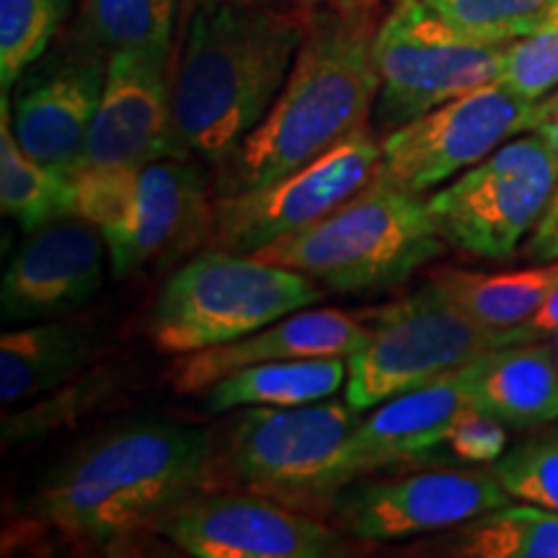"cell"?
<instances>
[{"label":"cell","instance_id":"33","mask_svg":"<svg viewBox=\"0 0 558 558\" xmlns=\"http://www.w3.org/2000/svg\"><path fill=\"white\" fill-rule=\"evenodd\" d=\"M533 130H538L541 135L550 140V145L556 148L558 156V88L550 90L546 99L538 101L535 107V120ZM525 256L535 262H556L558 259V186L554 194V202H550L546 218L541 220V226L535 228V233L530 235Z\"/></svg>","mask_w":558,"mask_h":558},{"label":"cell","instance_id":"11","mask_svg":"<svg viewBox=\"0 0 558 558\" xmlns=\"http://www.w3.org/2000/svg\"><path fill=\"white\" fill-rule=\"evenodd\" d=\"M380 166L383 143L365 124L318 158L269 184L215 197V243L235 254H256L344 205L373 184Z\"/></svg>","mask_w":558,"mask_h":558},{"label":"cell","instance_id":"24","mask_svg":"<svg viewBox=\"0 0 558 558\" xmlns=\"http://www.w3.org/2000/svg\"><path fill=\"white\" fill-rule=\"evenodd\" d=\"M414 554L456 558H558V512L535 505H501L435 533Z\"/></svg>","mask_w":558,"mask_h":558},{"label":"cell","instance_id":"25","mask_svg":"<svg viewBox=\"0 0 558 558\" xmlns=\"http://www.w3.org/2000/svg\"><path fill=\"white\" fill-rule=\"evenodd\" d=\"M9 96L0 99V207L5 218L32 233L54 218L73 215V177L26 156L13 135Z\"/></svg>","mask_w":558,"mask_h":558},{"label":"cell","instance_id":"29","mask_svg":"<svg viewBox=\"0 0 558 558\" xmlns=\"http://www.w3.org/2000/svg\"><path fill=\"white\" fill-rule=\"evenodd\" d=\"M117 386H120V380H117V373H111V369L75 375L65 386L52 390L50 401H41L34 409L16 411V414H5L3 442L16 445L21 439L41 437L47 432L70 427L83 414L99 409L101 401H107Z\"/></svg>","mask_w":558,"mask_h":558},{"label":"cell","instance_id":"9","mask_svg":"<svg viewBox=\"0 0 558 558\" xmlns=\"http://www.w3.org/2000/svg\"><path fill=\"white\" fill-rule=\"evenodd\" d=\"M556 186V148L530 130L437 190L427 197V209L448 246L505 262L546 218Z\"/></svg>","mask_w":558,"mask_h":558},{"label":"cell","instance_id":"17","mask_svg":"<svg viewBox=\"0 0 558 558\" xmlns=\"http://www.w3.org/2000/svg\"><path fill=\"white\" fill-rule=\"evenodd\" d=\"M104 235L81 215H62L32 230L0 284L9 324L58 318L88 305L104 282Z\"/></svg>","mask_w":558,"mask_h":558},{"label":"cell","instance_id":"12","mask_svg":"<svg viewBox=\"0 0 558 558\" xmlns=\"http://www.w3.org/2000/svg\"><path fill=\"white\" fill-rule=\"evenodd\" d=\"M535 107L501 81L486 83L383 137L380 173L416 197L448 184L514 135L533 130Z\"/></svg>","mask_w":558,"mask_h":558},{"label":"cell","instance_id":"35","mask_svg":"<svg viewBox=\"0 0 558 558\" xmlns=\"http://www.w3.org/2000/svg\"><path fill=\"white\" fill-rule=\"evenodd\" d=\"M300 5L311 11H367L380 9L383 0H298Z\"/></svg>","mask_w":558,"mask_h":558},{"label":"cell","instance_id":"37","mask_svg":"<svg viewBox=\"0 0 558 558\" xmlns=\"http://www.w3.org/2000/svg\"><path fill=\"white\" fill-rule=\"evenodd\" d=\"M554 344H556V360H558V331H554Z\"/></svg>","mask_w":558,"mask_h":558},{"label":"cell","instance_id":"10","mask_svg":"<svg viewBox=\"0 0 558 558\" xmlns=\"http://www.w3.org/2000/svg\"><path fill=\"white\" fill-rule=\"evenodd\" d=\"M509 45L458 32L424 0H393L375 34V130L388 135L439 104L499 81Z\"/></svg>","mask_w":558,"mask_h":558},{"label":"cell","instance_id":"4","mask_svg":"<svg viewBox=\"0 0 558 558\" xmlns=\"http://www.w3.org/2000/svg\"><path fill=\"white\" fill-rule=\"evenodd\" d=\"M427 199L378 173L352 199L256 251L264 262L303 271L333 292H369L401 284L445 251Z\"/></svg>","mask_w":558,"mask_h":558},{"label":"cell","instance_id":"6","mask_svg":"<svg viewBox=\"0 0 558 558\" xmlns=\"http://www.w3.org/2000/svg\"><path fill=\"white\" fill-rule=\"evenodd\" d=\"M320 298L324 288L303 271L213 248L163 284L148 331L158 352L179 357L248 337Z\"/></svg>","mask_w":558,"mask_h":558},{"label":"cell","instance_id":"18","mask_svg":"<svg viewBox=\"0 0 558 558\" xmlns=\"http://www.w3.org/2000/svg\"><path fill=\"white\" fill-rule=\"evenodd\" d=\"M369 337L367 324L337 308H303L228 344L179 354L171 362V388L197 396L235 369L298 357H349Z\"/></svg>","mask_w":558,"mask_h":558},{"label":"cell","instance_id":"32","mask_svg":"<svg viewBox=\"0 0 558 558\" xmlns=\"http://www.w3.org/2000/svg\"><path fill=\"white\" fill-rule=\"evenodd\" d=\"M448 445L463 463L486 465L497 463L507 450L505 422L473 407L458 418L450 429Z\"/></svg>","mask_w":558,"mask_h":558},{"label":"cell","instance_id":"20","mask_svg":"<svg viewBox=\"0 0 558 558\" xmlns=\"http://www.w3.org/2000/svg\"><path fill=\"white\" fill-rule=\"evenodd\" d=\"M460 369L476 409L505 424L530 429L558 418V360L554 341H514L484 352Z\"/></svg>","mask_w":558,"mask_h":558},{"label":"cell","instance_id":"3","mask_svg":"<svg viewBox=\"0 0 558 558\" xmlns=\"http://www.w3.org/2000/svg\"><path fill=\"white\" fill-rule=\"evenodd\" d=\"M380 21V9L313 11L267 117L218 166L215 197L269 184L365 128L380 90L373 58Z\"/></svg>","mask_w":558,"mask_h":558},{"label":"cell","instance_id":"19","mask_svg":"<svg viewBox=\"0 0 558 558\" xmlns=\"http://www.w3.org/2000/svg\"><path fill=\"white\" fill-rule=\"evenodd\" d=\"M473 407L460 367L383 401L373 414L360 418L349 439V481L429 456L448 442L450 429Z\"/></svg>","mask_w":558,"mask_h":558},{"label":"cell","instance_id":"8","mask_svg":"<svg viewBox=\"0 0 558 558\" xmlns=\"http://www.w3.org/2000/svg\"><path fill=\"white\" fill-rule=\"evenodd\" d=\"M73 215L99 228L117 277L148 267L184 239L199 235L205 222L213 226L207 179L192 156L75 171Z\"/></svg>","mask_w":558,"mask_h":558},{"label":"cell","instance_id":"13","mask_svg":"<svg viewBox=\"0 0 558 558\" xmlns=\"http://www.w3.org/2000/svg\"><path fill=\"white\" fill-rule=\"evenodd\" d=\"M109 52L78 26L21 73L11 94L13 135L26 156L73 177L107 81Z\"/></svg>","mask_w":558,"mask_h":558},{"label":"cell","instance_id":"23","mask_svg":"<svg viewBox=\"0 0 558 558\" xmlns=\"http://www.w3.org/2000/svg\"><path fill=\"white\" fill-rule=\"evenodd\" d=\"M347 383V357H298L235 369L205 390L209 414L246 407H305L331 399Z\"/></svg>","mask_w":558,"mask_h":558},{"label":"cell","instance_id":"28","mask_svg":"<svg viewBox=\"0 0 558 558\" xmlns=\"http://www.w3.org/2000/svg\"><path fill=\"white\" fill-rule=\"evenodd\" d=\"M424 3L473 39L512 45L538 29L558 0H424Z\"/></svg>","mask_w":558,"mask_h":558},{"label":"cell","instance_id":"7","mask_svg":"<svg viewBox=\"0 0 558 558\" xmlns=\"http://www.w3.org/2000/svg\"><path fill=\"white\" fill-rule=\"evenodd\" d=\"M354 316L369 329L365 344L347 357L344 401L360 414L484 352L530 339L525 331H492L471 320L432 279L399 303Z\"/></svg>","mask_w":558,"mask_h":558},{"label":"cell","instance_id":"34","mask_svg":"<svg viewBox=\"0 0 558 558\" xmlns=\"http://www.w3.org/2000/svg\"><path fill=\"white\" fill-rule=\"evenodd\" d=\"M525 329L533 339L554 337V331H558V288L554 290V295L548 298V303L538 311V316L530 320Z\"/></svg>","mask_w":558,"mask_h":558},{"label":"cell","instance_id":"2","mask_svg":"<svg viewBox=\"0 0 558 558\" xmlns=\"http://www.w3.org/2000/svg\"><path fill=\"white\" fill-rule=\"evenodd\" d=\"M311 21L313 11L298 0L190 13L173 73V117L192 156L222 166L267 117Z\"/></svg>","mask_w":558,"mask_h":558},{"label":"cell","instance_id":"30","mask_svg":"<svg viewBox=\"0 0 558 558\" xmlns=\"http://www.w3.org/2000/svg\"><path fill=\"white\" fill-rule=\"evenodd\" d=\"M492 471L509 497L558 512V432L522 439Z\"/></svg>","mask_w":558,"mask_h":558},{"label":"cell","instance_id":"5","mask_svg":"<svg viewBox=\"0 0 558 558\" xmlns=\"http://www.w3.org/2000/svg\"><path fill=\"white\" fill-rule=\"evenodd\" d=\"M360 411L344 401L235 409L218 439L209 484L220 476L300 512L331 514L349 484L347 450Z\"/></svg>","mask_w":558,"mask_h":558},{"label":"cell","instance_id":"36","mask_svg":"<svg viewBox=\"0 0 558 558\" xmlns=\"http://www.w3.org/2000/svg\"><path fill=\"white\" fill-rule=\"evenodd\" d=\"M288 0H184L186 11L205 9V5H284Z\"/></svg>","mask_w":558,"mask_h":558},{"label":"cell","instance_id":"22","mask_svg":"<svg viewBox=\"0 0 558 558\" xmlns=\"http://www.w3.org/2000/svg\"><path fill=\"white\" fill-rule=\"evenodd\" d=\"M429 279L476 324L492 331L527 333L525 326L538 316L558 288V259L541 262L538 267L530 269L499 271V275L439 267L432 271Z\"/></svg>","mask_w":558,"mask_h":558},{"label":"cell","instance_id":"26","mask_svg":"<svg viewBox=\"0 0 558 558\" xmlns=\"http://www.w3.org/2000/svg\"><path fill=\"white\" fill-rule=\"evenodd\" d=\"M179 0H83L78 29L111 52L171 58Z\"/></svg>","mask_w":558,"mask_h":558},{"label":"cell","instance_id":"21","mask_svg":"<svg viewBox=\"0 0 558 558\" xmlns=\"http://www.w3.org/2000/svg\"><path fill=\"white\" fill-rule=\"evenodd\" d=\"M94 357V337L73 320H32L0 337V403L5 409L65 386Z\"/></svg>","mask_w":558,"mask_h":558},{"label":"cell","instance_id":"31","mask_svg":"<svg viewBox=\"0 0 558 558\" xmlns=\"http://www.w3.org/2000/svg\"><path fill=\"white\" fill-rule=\"evenodd\" d=\"M499 81L530 101L558 88V5L538 29L507 47Z\"/></svg>","mask_w":558,"mask_h":558},{"label":"cell","instance_id":"14","mask_svg":"<svg viewBox=\"0 0 558 558\" xmlns=\"http://www.w3.org/2000/svg\"><path fill=\"white\" fill-rule=\"evenodd\" d=\"M509 499L494 471L424 469L393 478H352L339 488L331 518L352 538L388 543L442 533Z\"/></svg>","mask_w":558,"mask_h":558},{"label":"cell","instance_id":"15","mask_svg":"<svg viewBox=\"0 0 558 558\" xmlns=\"http://www.w3.org/2000/svg\"><path fill=\"white\" fill-rule=\"evenodd\" d=\"M156 533L194 558H333L347 541L316 514L259 494H192Z\"/></svg>","mask_w":558,"mask_h":558},{"label":"cell","instance_id":"27","mask_svg":"<svg viewBox=\"0 0 558 558\" xmlns=\"http://www.w3.org/2000/svg\"><path fill=\"white\" fill-rule=\"evenodd\" d=\"M73 0H0V83L9 94L32 62L50 50Z\"/></svg>","mask_w":558,"mask_h":558},{"label":"cell","instance_id":"1","mask_svg":"<svg viewBox=\"0 0 558 558\" xmlns=\"http://www.w3.org/2000/svg\"><path fill=\"white\" fill-rule=\"evenodd\" d=\"M215 432L184 422H128L90 437L47 473L29 514L83 546H120L209 484Z\"/></svg>","mask_w":558,"mask_h":558},{"label":"cell","instance_id":"16","mask_svg":"<svg viewBox=\"0 0 558 558\" xmlns=\"http://www.w3.org/2000/svg\"><path fill=\"white\" fill-rule=\"evenodd\" d=\"M169 60L150 52L109 54L107 81L81 169H122L192 156L181 143L173 117Z\"/></svg>","mask_w":558,"mask_h":558}]
</instances>
